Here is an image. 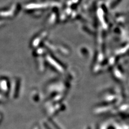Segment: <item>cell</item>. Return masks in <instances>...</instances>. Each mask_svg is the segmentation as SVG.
Instances as JSON below:
<instances>
[]
</instances>
